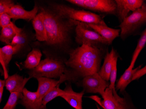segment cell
I'll return each instance as SVG.
<instances>
[{
  "mask_svg": "<svg viewBox=\"0 0 146 109\" xmlns=\"http://www.w3.org/2000/svg\"><path fill=\"white\" fill-rule=\"evenodd\" d=\"M14 5V2L12 1L0 0V15L8 13L10 9Z\"/></svg>",
  "mask_w": 146,
  "mask_h": 109,
  "instance_id": "obj_28",
  "label": "cell"
},
{
  "mask_svg": "<svg viewBox=\"0 0 146 109\" xmlns=\"http://www.w3.org/2000/svg\"><path fill=\"white\" fill-rule=\"evenodd\" d=\"M59 85L53 88L50 90L46 96H44L42 100V108H45L46 105L49 102L54 100L55 98L58 96H61L62 95H64L66 92L64 90H62L59 88Z\"/></svg>",
  "mask_w": 146,
  "mask_h": 109,
  "instance_id": "obj_23",
  "label": "cell"
},
{
  "mask_svg": "<svg viewBox=\"0 0 146 109\" xmlns=\"http://www.w3.org/2000/svg\"><path fill=\"white\" fill-rule=\"evenodd\" d=\"M146 43V29H144V31L143 32L141 38L139 40L137 45V47L135 49V51L133 53V55L132 57L131 62L136 63V60L138 57L139 54L141 53L143 49L145 47Z\"/></svg>",
  "mask_w": 146,
  "mask_h": 109,
  "instance_id": "obj_25",
  "label": "cell"
},
{
  "mask_svg": "<svg viewBox=\"0 0 146 109\" xmlns=\"http://www.w3.org/2000/svg\"><path fill=\"white\" fill-rule=\"evenodd\" d=\"M67 1L92 11L116 15V4L113 0H68Z\"/></svg>",
  "mask_w": 146,
  "mask_h": 109,
  "instance_id": "obj_7",
  "label": "cell"
},
{
  "mask_svg": "<svg viewBox=\"0 0 146 109\" xmlns=\"http://www.w3.org/2000/svg\"><path fill=\"white\" fill-rule=\"evenodd\" d=\"M82 84L85 91L88 93H98L102 96L110 83L103 79L98 73L84 77Z\"/></svg>",
  "mask_w": 146,
  "mask_h": 109,
  "instance_id": "obj_8",
  "label": "cell"
},
{
  "mask_svg": "<svg viewBox=\"0 0 146 109\" xmlns=\"http://www.w3.org/2000/svg\"><path fill=\"white\" fill-rule=\"evenodd\" d=\"M75 41L78 44H91L103 46H109L107 42L97 32L90 28L87 24L79 22L75 29Z\"/></svg>",
  "mask_w": 146,
  "mask_h": 109,
  "instance_id": "obj_6",
  "label": "cell"
},
{
  "mask_svg": "<svg viewBox=\"0 0 146 109\" xmlns=\"http://www.w3.org/2000/svg\"><path fill=\"white\" fill-rule=\"evenodd\" d=\"M41 11L44 16L47 36L46 43L57 49L67 47L71 33L79 22L62 17L51 9L41 8Z\"/></svg>",
  "mask_w": 146,
  "mask_h": 109,
  "instance_id": "obj_1",
  "label": "cell"
},
{
  "mask_svg": "<svg viewBox=\"0 0 146 109\" xmlns=\"http://www.w3.org/2000/svg\"><path fill=\"white\" fill-rule=\"evenodd\" d=\"M118 56L116 57L114 59L112 63V69L110 76V83L108 87L112 91L114 96L117 99H121V97L119 96L116 92L115 89V82H116V77H117V62L118 60Z\"/></svg>",
  "mask_w": 146,
  "mask_h": 109,
  "instance_id": "obj_24",
  "label": "cell"
},
{
  "mask_svg": "<svg viewBox=\"0 0 146 109\" xmlns=\"http://www.w3.org/2000/svg\"><path fill=\"white\" fill-rule=\"evenodd\" d=\"M10 17L7 13L0 15V28H1L4 26L10 24L11 22Z\"/></svg>",
  "mask_w": 146,
  "mask_h": 109,
  "instance_id": "obj_29",
  "label": "cell"
},
{
  "mask_svg": "<svg viewBox=\"0 0 146 109\" xmlns=\"http://www.w3.org/2000/svg\"><path fill=\"white\" fill-rule=\"evenodd\" d=\"M116 51L112 48L110 52L106 54L104 59L103 65L99 69L98 73L103 79L106 81L110 80V76L112 69V63L114 59L118 56Z\"/></svg>",
  "mask_w": 146,
  "mask_h": 109,
  "instance_id": "obj_16",
  "label": "cell"
},
{
  "mask_svg": "<svg viewBox=\"0 0 146 109\" xmlns=\"http://www.w3.org/2000/svg\"><path fill=\"white\" fill-rule=\"evenodd\" d=\"M26 38L25 33L23 32L22 31L21 32L16 34L12 40L10 45L12 46H18L22 49L26 42Z\"/></svg>",
  "mask_w": 146,
  "mask_h": 109,
  "instance_id": "obj_27",
  "label": "cell"
},
{
  "mask_svg": "<svg viewBox=\"0 0 146 109\" xmlns=\"http://www.w3.org/2000/svg\"><path fill=\"white\" fill-rule=\"evenodd\" d=\"M18 46L7 45L1 48L2 59L6 67L9 65L12 56L21 50Z\"/></svg>",
  "mask_w": 146,
  "mask_h": 109,
  "instance_id": "obj_22",
  "label": "cell"
},
{
  "mask_svg": "<svg viewBox=\"0 0 146 109\" xmlns=\"http://www.w3.org/2000/svg\"><path fill=\"white\" fill-rule=\"evenodd\" d=\"M102 97L103 101L101 105L104 109H127L124 99H117L109 87L106 89Z\"/></svg>",
  "mask_w": 146,
  "mask_h": 109,
  "instance_id": "obj_12",
  "label": "cell"
},
{
  "mask_svg": "<svg viewBox=\"0 0 146 109\" xmlns=\"http://www.w3.org/2000/svg\"><path fill=\"white\" fill-rule=\"evenodd\" d=\"M22 31V28H19L11 22L10 24L1 28L0 33V41L7 45H10L16 34Z\"/></svg>",
  "mask_w": 146,
  "mask_h": 109,
  "instance_id": "obj_19",
  "label": "cell"
},
{
  "mask_svg": "<svg viewBox=\"0 0 146 109\" xmlns=\"http://www.w3.org/2000/svg\"><path fill=\"white\" fill-rule=\"evenodd\" d=\"M38 81V88L36 92L39 100L42 102V100L51 89L56 87L62 82L66 79V77L63 75L59 80H56L52 79L40 77L36 78Z\"/></svg>",
  "mask_w": 146,
  "mask_h": 109,
  "instance_id": "obj_10",
  "label": "cell"
},
{
  "mask_svg": "<svg viewBox=\"0 0 146 109\" xmlns=\"http://www.w3.org/2000/svg\"><path fill=\"white\" fill-rule=\"evenodd\" d=\"M3 91H4V88H2L0 89V103L1 102L2 95H3Z\"/></svg>",
  "mask_w": 146,
  "mask_h": 109,
  "instance_id": "obj_33",
  "label": "cell"
},
{
  "mask_svg": "<svg viewBox=\"0 0 146 109\" xmlns=\"http://www.w3.org/2000/svg\"><path fill=\"white\" fill-rule=\"evenodd\" d=\"M64 70L65 65L62 61L54 57H47L41 61L36 67L32 69L29 73V77L60 78L64 75Z\"/></svg>",
  "mask_w": 146,
  "mask_h": 109,
  "instance_id": "obj_4",
  "label": "cell"
},
{
  "mask_svg": "<svg viewBox=\"0 0 146 109\" xmlns=\"http://www.w3.org/2000/svg\"><path fill=\"white\" fill-rule=\"evenodd\" d=\"M22 102L29 109H42V102L39 100L36 92H31L24 88L23 91Z\"/></svg>",
  "mask_w": 146,
  "mask_h": 109,
  "instance_id": "obj_17",
  "label": "cell"
},
{
  "mask_svg": "<svg viewBox=\"0 0 146 109\" xmlns=\"http://www.w3.org/2000/svg\"><path fill=\"white\" fill-rule=\"evenodd\" d=\"M0 63L1 64V66H2L3 70H4V77H5V79H6L9 77V74H8V70H7L6 66L5 65L4 61H3V59H2L1 48H0Z\"/></svg>",
  "mask_w": 146,
  "mask_h": 109,
  "instance_id": "obj_31",
  "label": "cell"
},
{
  "mask_svg": "<svg viewBox=\"0 0 146 109\" xmlns=\"http://www.w3.org/2000/svg\"><path fill=\"white\" fill-rule=\"evenodd\" d=\"M51 9L60 16L67 18L87 24L106 25L103 17L90 11L77 9L66 5L58 4L51 5Z\"/></svg>",
  "mask_w": 146,
  "mask_h": 109,
  "instance_id": "obj_3",
  "label": "cell"
},
{
  "mask_svg": "<svg viewBox=\"0 0 146 109\" xmlns=\"http://www.w3.org/2000/svg\"><path fill=\"white\" fill-rule=\"evenodd\" d=\"M116 6V15L120 22L132 12L141 8L144 3L143 0H115Z\"/></svg>",
  "mask_w": 146,
  "mask_h": 109,
  "instance_id": "obj_9",
  "label": "cell"
},
{
  "mask_svg": "<svg viewBox=\"0 0 146 109\" xmlns=\"http://www.w3.org/2000/svg\"><path fill=\"white\" fill-rule=\"evenodd\" d=\"M135 63L131 62L130 65L125 71L123 75L119 79L116 85V90H120V92H123L127 87L128 85L132 82V78L134 72L141 67V65L133 69Z\"/></svg>",
  "mask_w": 146,
  "mask_h": 109,
  "instance_id": "obj_20",
  "label": "cell"
},
{
  "mask_svg": "<svg viewBox=\"0 0 146 109\" xmlns=\"http://www.w3.org/2000/svg\"><path fill=\"white\" fill-rule=\"evenodd\" d=\"M146 22V5L145 3L141 8L132 12L125 18L119 27L120 28V37L125 39L134 33Z\"/></svg>",
  "mask_w": 146,
  "mask_h": 109,
  "instance_id": "obj_5",
  "label": "cell"
},
{
  "mask_svg": "<svg viewBox=\"0 0 146 109\" xmlns=\"http://www.w3.org/2000/svg\"><path fill=\"white\" fill-rule=\"evenodd\" d=\"M33 24L36 32V38L40 42H46L47 36L44 24L43 13L40 12L33 19Z\"/></svg>",
  "mask_w": 146,
  "mask_h": 109,
  "instance_id": "obj_18",
  "label": "cell"
},
{
  "mask_svg": "<svg viewBox=\"0 0 146 109\" xmlns=\"http://www.w3.org/2000/svg\"><path fill=\"white\" fill-rule=\"evenodd\" d=\"M105 52L102 46L83 44L70 52L65 64L78 74L86 77L98 73Z\"/></svg>",
  "mask_w": 146,
  "mask_h": 109,
  "instance_id": "obj_2",
  "label": "cell"
},
{
  "mask_svg": "<svg viewBox=\"0 0 146 109\" xmlns=\"http://www.w3.org/2000/svg\"><path fill=\"white\" fill-rule=\"evenodd\" d=\"M5 84V81L0 79V89L4 88Z\"/></svg>",
  "mask_w": 146,
  "mask_h": 109,
  "instance_id": "obj_32",
  "label": "cell"
},
{
  "mask_svg": "<svg viewBox=\"0 0 146 109\" xmlns=\"http://www.w3.org/2000/svg\"><path fill=\"white\" fill-rule=\"evenodd\" d=\"M30 78H25L18 74L9 76L5 80V86L10 93L13 92H23L25 86Z\"/></svg>",
  "mask_w": 146,
  "mask_h": 109,
  "instance_id": "obj_14",
  "label": "cell"
},
{
  "mask_svg": "<svg viewBox=\"0 0 146 109\" xmlns=\"http://www.w3.org/2000/svg\"><path fill=\"white\" fill-rule=\"evenodd\" d=\"M38 10V7L36 5L32 10L27 11L19 5H14L10 9L7 14L11 18L14 20L22 19L31 20L36 17Z\"/></svg>",
  "mask_w": 146,
  "mask_h": 109,
  "instance_id": "obj_13",
  "label": "cell"
},
{
  "mask_svg": "<svg viewBox=\"0 0 146 109\" xmlns=\"http://www.w3.org/2000/svg\"><path fill=\"white\" fill-rule=\"evenodd\" d=\"M139 68L138 69H137L133 75V77L132 78V81L133 80H136V79H140L141 77L144 76V75L146 74V66H144L143 68Z\"/></svg>",
  "mask_w": 146,
  "mask_h": 109,
  "instance_id": "obj_30",
  "label": "cell"
},
{
  "mask_svg": "<svg viewBox=\"0 0 146 109\" xmlns=\"http://www.w3.org/2000/svg\"><path fill=\"white\" fill-rule=\"evenodd\" d=\"M64 91L66 93L60 97L64 99L74 109H82V97L84 92H75L73 91L70 86H67Z\"/></svg>",
  "mask_w": 146,
  "mask_h": 109,
  "instance_id": "obj_15",
  "label": "cell"
},
{
  "mask_svg": "<svg viewBox=\"0 0 146 109\" xmlns=\"http://www.w3.org/2000/svg\"><path fill=\"white\" fill-rule=\"evenodd\" d=\"M23 92H13L10 93L9 97L5 106L2 109H14L19 98H22Z\"/></svg>",
  "mask_w": 146,
  "mask_h": 109,
  "instance_id": "obj_26",
  "label": "cell"
},
{
  "mask_svg": "<svg viewBox=\"0 0 146 109\" xmlns=\"http://www.w3.org/2000/svg\"><path fill=\"white\" fill-rule=\"evenodd\" d=\"M42 54L38 49H33L29 53L24 63V66L26 69H33L36 67L41 62Z\"/></svg>",
  "mask_w": 146,
  "mask_h": 109,
  "instance_id": "obj_21",
  "label": "cell"
},
{
  "mask_svg": "<svg viewBox=\"0 0 146 109\" xmlns=\"http://www.w3.org/2000/svg\"><path fill=\"white\" fill-rule=\"evenodd\" d=\"M90 28L97 32L107 42L109 45L120 35V29H114L108 27L107 25H101L95 24H87Z\"/></svg>",
  "mask_w": 146,
  "mask_h": 109,
  "instance_id": "obj_11",
  "label": "cell"
}]
</instances>
